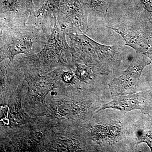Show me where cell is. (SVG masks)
I'll use <instances>...</instances> for the list:
<instances>
[{"label":"cell","mask_w":152,"mask_h":152,"mask_svg":"<svg viewBox=\"0 0 152 152\" xmlns=\"http://www.w3.org/2000/svg\"><path fill=\"white\" fill-rule=\"evenodd\" d=\"M73 50L74 65L81 64L102 75H108L119 65L124 56L120 46H108L99 43L85 34L66 33Z\"/></svg>","instance_id":"obj_2"},{"label":"cell","mask_w":152,"mask_h":152,"mask_svg":"<svg viewBox=\"0 0 152 152\" xmlns=\"http://www.w3.org/2000/svg\"><path fill=\"white\" fill-rule=\"evenodd\" d=\"M128 136L137 146L147 144L152 152V117L142 118L134 123L128 131Z\"/></svg>","instance_id":"obj_9"},{"label":"cell","mask_w":152,"mask_h":152,"mask_svg":"<svg viewBox=\"0 0 152 152\" xmlns=\"http://www.w3.org/2000/svg\"><path fill=\"white\" fill-rule=\"evenodd\" d=\"M79 110V106L75 104H62L57 108L55 114L59 117H69L73 115Z\"/></svg>","instance_id":"obj_11"},{"label":"cell","mask_w":152,"mask_h":152,"mask_svg":"<svg viewBox=\"0 0 152 152\" xmlns=\"http://www.w3.org/2000/svg\"><path fill=\"white\" fill-rule=\"evenodd\" d=\"M30 69L25 71L24 75L25 80L28 85V98L30 102L37 104L45 106V98L48 94L55 88L56 77L52 73L46 75H40L39 68L35 67L28 64Z\"/></svg>","instance_id":"obj_7"},{"label":"cell","mask_w":152,"mask_h":152,"mask_svg":"<svg viewBox=\"0 0 152 152\" xmlns=\"http://www.w3.org/2000/svg\"><path fill=\"white\" fill-rule=\"evenodd\" d=\"M66 35L54 17L53 28L42 50L37 54L23 58L31 65L39 68L41 72H50L60 66L71 69L74 65L73 50L67 42Z\"/></svg>","instance_id":"obj_3"},{"label":"cell","mask_w":152,"mask_h":152,"mask_svg":"<svg viewBox=\"0 0 152 152\" xmlns=\"http://www.w3.org/2000/svg\"><path fill=\"white\" fill-rule=\"evenodd\" d=\"M28 1L30 6H31L33 7H34V4H33V0H28Z\"/></svg>","instance_id":"obj_14"},{"label":"cell","mask_w":152,"mask_h":152,"mask_svg":"<svg viewBox=\"0 0 152 152\" xmlns=\"http://www.w3.org/2000/svg\"><path fill=\"white\" fill-rule=\"evenodd\" d=\"M8 12V16L1 14V63L6 59L12 62L20 54H31L34 44L45 42L49 37L42 30L27 24L29 15Z\"/></svg>","instance_id":"obj_1"},{"label":"cell","mask_w":152,"mask_h":152,"mask_svg":"<svg viewBox=\"0 0 152 152\" xmlns=\"http://www.w3.org/2000/svg\"><path fill=\"white\" fill-rule=\"evenodd\" d=\"M152 62L145 55L137 53L127 69L108 85L112 96L114 98L141 91V76L145 67L151 64Z\"/></svg>","instance_id":"obj_6"},{"label":"cell","mask_w":152,"mask_h":152,"mask_svg":"<svg viewBox=\"0 0 152 152\" xmlns=\"http://www.w3.org/2000/svg\"><path fill=\"white\" fill-rule=\"evenodd\" d=\"M75 65L76 70L74 74L77 78L85 83L92 80L94 76V72L91 68L83 64H75Z\"/></svg>","instance_id":"obj_10"},{"label":"cell","mask_w":152,"mask_h":152,"mask_svg":"<svg viewBox=\"0 0 152 152\" xmlns=\"http://www.w3.org/2000/svg\"><path fill=\"white\" fill-rule=\"evenodd\" d=\"M66 0H45L39 10L45 13L53 14L59 6Z\"/></svg>","instance_id":"obj_12"},{"label":"cell","mask_w":152,"mask_h":152,"mask_svg":"<svg viewBox=\"0 0 152 152\" xmlns=\"http://www.w3.org/2000/svg\"><path fill=\"white\" fill-rule=\"evenodd\" d=\"M113 109L124 112L139 110L145 115H149L152 110V93L150 91L114 97L113 99L102 106L97 112Z\"/></svg>","instance_id":"obj_8"},{"label":"cell","mask_w":152,"mask_h":152,"mask_svg":"<svg viewBox=\"0 0 152 152\" xmlns=\"http://www.w3.org/2000/svg\"><path fill=\"white\" fill-rule=\"evenodd\" d=\"M121 36L126 45L152 61V20L144 15L132 21L107 26Z\"/></svg>","instance_id":"obj_4"},{"label":"cell","mask_w":152,"mask_h":152,"mask_svg":"<svg viewBox=\"0 0 152 152\" xmlns=\"http://www.w3.org/2000/svg\"><path fill=\"white\" fill-rule=\"evenodd\" d=\"M144 15L152 20V0H140Z\"/></svg>","instance_id":"obj_13"},{"label":"cell","mask_w":152,"mask_h":152,"mask_svg":"<svg viewBox=\"0 0 152 152\" xmlns=\"http://www.w3.org/2000/svg\"><path fill=\"white\" fill-rule=\"evenodd\" d=\"M83 0H66L53 12L62 31L85 34L88 31V12Z\"/></svg>","instance_id":"obj_5"}]
</instances>
